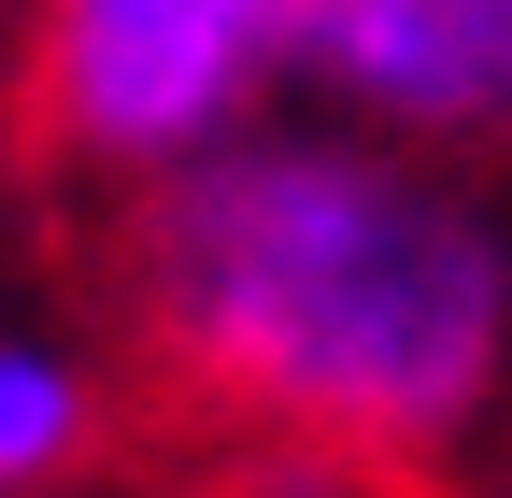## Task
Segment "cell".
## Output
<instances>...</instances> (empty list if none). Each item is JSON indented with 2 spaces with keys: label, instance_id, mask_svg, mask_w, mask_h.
Wrapping results in <instances>:
<instances>
[{
  "label": "cell",
  "instance_id": "6da1fadb",
  "mask_svg": "<svg viewBox=\"0 0 512 498\" xmlns=\"http://www.w3.org/2000/svg\"><path fill=\"white\" fill-rule=\"evenodd\" d=\"M114 314L214 442L427 484L512 399V228L456 157L299 100L114 200Z\"/></svg>",
  "mask_w": 512,
  "mask_h": 498
},
{
  "label": "cell",
  "instance_id": "7a4b0ae2",
  "mask_svg": "<svg viewBox=\"0 0 512 498\" xmlns=\"http://www.w3.org/2000/svg\"><path fill=\"white\" fill-rule=\"evenodd\" d=\"M299 29L313 0H29V143L100 200H143L285 114Z\"/></svg>",
  "mask_w": 512,
  "mask_h": 498
},
{
  "label": "cell",
  "instance_id": "3957f363",
  "mask_svg": "<svg viewBox=\"0 0 512 498\" xmlns=\"http://www.w3.org/2000/svg\"><path fill=\"white\" fill-rule=\"evenodd\" d=\"M299 100L427 157H512V0H313Z\"/></svg>",
  "mask_w": 512,
  "mask_h": 498
},
{
  "label": "cell",
  "instance_id": "277c9868",
  "mask_svg": "<svg viewBox=\"0 0 512 498\" xmlns=\"http://www.w3.org/2000/svg\"><path fill=\"white\" fill-rule=\"evenodd\" d=\"M100 370L72 342H43V328H0V498H57L86 456H100Z\"/></svg>",
  "mask_w": 512,
  "mask_h": 498
}]
</instances>
